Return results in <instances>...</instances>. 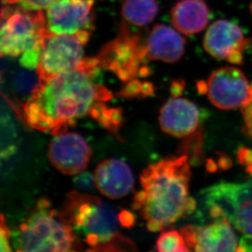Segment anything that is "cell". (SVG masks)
Wrapping results in <instances>:
<instances>
[{
	"label": "cell",
	"mask_w": 252,
	"mask_h": 252,
	"mask_svg": "<svg viewBox=\"0 0 252 252\" xmlns=\"http://www.w3.org/2000/svg\"><path fill=\"white\" fill-rule=\"evenodd\" d=\"M100 69L95 58H84L75 69L41 80L31 92L24 106L29 126L53 136L64 133L76 120L107 102L113 94L105 86L95 84Z\"/></svg>",
	"instance_id": "1"
},
{
	"label": "cell",
	"mask_w": 252,
	"mask_h": 252,
	"mask_svg": "<svg viewBox=\"0 0 252 252\" xmlns=\"http://www.w3.org/2000/svg\"><path fill=\"white\" fill-rule=\"evenodd\" d=\"M190 176L186 155L167 158L144 169L142 189L135 194L132 207L140 212L149 230L159 232L194 212L195 201L189 195Z\"/></svg>",
	"instance_id": "2"
},
{
	"label": "cell",
	"mask_w": 252,
	"mask_h": 252,
	"mask_svg": "<svg viewBox=\"0 0 252 252\" xmlns=\"http://www.w3.org/2000/svg\"><path fill=\"white\" fill-rule=\"evenodd\" d=\"M62 212L77 239L88 246L87 251L136 250L132 241L119 233V212L97 197L72 190Z\"/></svg>",
	"instance_id": "3"
},
{
	"label": "cell",
	"mask_w": 252,
	"mask_h": 252,
	"mask_svg": "<svg viewBox=\"0 0 252 252\" xmlns=\"http://www.w3.org/2000/svg\"><path fill=\"white\" fill-rule=\"evenodd\" d=\"M15 248L17 252H72L83 249L71 226L62 212L53 208L47 197L36 202L19 227Z\"/></svg>",
	"instance_id": "4"
},
{
	"label": "cell",
	"mask_w": 252,
	"mask_h": 252,
	"mask_svg": "<svg viewBox=\"0 0 252 252\" xmlns=\"http://www.w3.org/2000/svg\"><path fill=\"white\" fill-rule=\"evenodd\" d=\"M0 52L2 57H20L26 51L42 45L46 32L43 11L4 4L2 9Z\"/></svg>",
	"instance_id": "5"
},
{
	"label": "cell",
	"mask_w": 252,
	"mask_h": 252,
	"mask_svg": "<svg viewBox=\"0 0 252 252\" xmlns=\"http://www.w3.org/2000/svg\"><path fill=\"white\" fill-rule=\"evenodd\" d=\"M90 35V31L75 34H56L46 31L42 39L40 61L36 70L39 79H50L79 66L84 61V46Z\"/></svg>",
	"instance_id": "6"
},
{
	"label": "cell",
	"mask_w": 252,
	"mask_h": 252,
	"mask_svg": "<svg viewBox=\"0 0 252 252\" xmlns=\"http://www.w3.org/2000/svg\"><path fill=\"white\" fill-rule=\"evenodd\" d=\"M147 57L139 35L122 25L119 36L106 44L96 58L100 68L109 69L123 81L128 82L140 74Z\"/></svg>",
	"instance_id": "7"
},
{
	"label": "cell",
	"mask_w": 252,
	"mask_h": 252,
	"mask_svg": "<svg viewBox=\"0 0 252 252\" xmlns=\"http://www.w3.org/2000/svg\"><path fill=\"white\" fill-rule=\"evenodd\" d=\"M250 88L245 74L233 66L220 68L207 82H199L197 89L207 94L210 101L220 110H234L251 103Z\"/></svg>",
	"instance_id": "8"
},
{
	"label": "cell",
	"mask_w": 252,
	"mask_h": 252,
	"mask_svg": "<svg viewBox=\"0 0 252 252\" xmlns=\"http://www.w3.org/2000/svg\"><path fill=\"white\" fill-rule=\"evenodd\" d=\"M94 0H57L44 12L46 31L75 34L93 30Z\"/></svg>",
	"instance_id": "9"
},
{
	"label": "cell",
	"mask_w": 252,
	"mask_h": 252,
	"mask_svg": "<svg viewBox=\"0 0 252 252\" xmlns=\"http://www.w3.org/2000/svg\"><path fill=\"white\" fill-rule=\"evenodd\" d=\"M49 161L64 175H78L88 167L92 150L85 139L75 132L55 136L48 150Z\"/></svg>",
	"instance_id": "10"
},
{
	"label": "cell",
	"mask_w": 252,
	"mask_h": 252,
	"mask_svg": "<svg viewBox=\"0 0 252 252\" xmlns=\"http://www.w3.org/2000/svg\"><path fill=\"white\" fill-rule=\"evenodd\" d=\"M230 224L223 217L207 225L186 226L180 232L190 251L237 252L238 239Z\"/></svg>",
	"instance_id": "11"
},
{
	"label": "cell",
	"mask_w": 252,
	"mask_h": 252,
	"mask_svg": "<svg viewBox=\"0 0 252 252\" xmlns=\"http://www.w3.org/2000/svg\"><path fill=\"white\" fill-rule=\"evenodd\" d=\"M251 43L237 25L226 20H218L207 30L203 47L207 53L218 60L232 61L243 54Z\"/></svg>",
	"instance_id": "12"
},
{
	"label": "cell",
	"mask_w": 252,
	"mask_h": 252,
	"mask_svg": "<svg viewBox=\"0 0 252 252\" xmlns=\"http://www.w3.org/2000/svg\"><path fill=\"white\" fill-rule=\"evenodd\" d=\"M200 116L199 110L194 103L185 98L173 97L161 109L160 126L165 133L183 138L197 130Z\"/></svg>",
	"instance_id": "13"
},
{
	"label": "cell",
	"mask_w": 252,
	"mask_h": 252,
	"mask_svg": "<svg viewBox=\"0 0 252 252\" xmlns=\"http://www.w3.org/2000/svg\"><path fill=\"white\" fill-rule=\"evenodd\" d=\"M95 187L101 194L118 199L127 195L134 187V176L126 162L110 158L100 162L94 172Z\"/></svg>",
	"instance_id": "14"
},
{
	"label": "cell",
	"mask_w": 252,
	"mask_h": 252,
	"mask_svg": "<svg viewBox=\"0 0 252 252\" xmlns=\"http://www.w3.org/2000/svg\"><path fill=\"white\" fill-rule=\"evenodd\" d=\"M148 58L166 63H176L183 57L186 39L166 25H156L145 44Z\"/></svg>",
	"instance_id": "15"
},
{
	"label": "cell",
	"mask_w": 252,
	"mask_h": 252,
	"mask_svg": "<svg viewBox=\"0 0 252 252\" xmlns=\"http://www.w3.org/2000/svg\"><path fill=\"white\" fill-rule=\"evenodd\" d=\"M209 17V8L204 0H180L171 8V23L186 35L203 31Z\"/></svg>",
	"instance_id": "16"
},
{
	"label": "cell",
	"mask_w": 252,
	"mask_h": 252,
	"mask_svg": "<svg viewBox=\"0 0 252 252\" xmlns=\"http://www.w3.org/2000/svg\"><path fill=\"white\" fill-rule=\"evenodd\" d=\"M228 221L238 231L252 236V184L248 183L240 196L236 200Z\"/></svg>",
	"instance_id": "17"
},
{
	"label": "cell",
	"mask_w": 252,
	"mask_h": 252,
	"mask_svg": "<svg viewBox=\"0 0 252 252\" xmlns=\"http://www.w3.org/2000/svg\"><path fill=\"white\" fill-rule=\"evenodd\" d=\"M158 12L156 0H125L122 14L126 22L144 27L152 22Z\"/></svg>",
	"instance_id": "18"
},
{
	"label": "cell",
	"mask_w": 252,
	"mask_h": 252,
	"mask_svg": "<svg viewBox=\"0 0 252 252\" xmlns=\"http://www.w3.org/2000/svg\"><path fill=\"white\" fill-rule=\"evenodd\" d=\"M90 116L114 134H117L123 121L122 110L118 108H109L105 102L98 105L92 111Z\"/></svg>",
	"instance_id": "19"
},
{
	"label": "cell",
	"mask_w": 252,
	"mask_h": 252,
	"mask_svg": "<svg viewBox=\"0 0 252 252\" xmlns=\"http://www.w3.org/2000/svg\"><path fill=\"white\" fill-rule=\"evenodd\" d=\"M156 249L161 252H189L185 238L178 231L167 230L161 233L156 243Z\"/></svg>",
	"instance_id": "20"
},
{
	"label": "cell",
	"mask_w": 252,
	"mask_h": 252,
	"mask_svg": "<svg viewBox=\"0 0 252 252\" xmlns=\"http://www.w3.org/2000/svg\"><path fill=\"white\" fill-rule=\"evenodd\" d=\"M41 51L42 45L26 51L20 56V64L27 69L37 70L40 61Z\"/></svg>",
	"instance_id": "21"
},
{
	"label": "cell",
	"mask_w": 252,
	"mask_h": 252,
	"mask_svg": "<svg viewBox=\"0 0 252 252\" xmlns=\"http://www.w3.org/2000/svg\"><path fill=\"white\" fill-rule=\"evenodd\" d=\"M57 0H2L3 4H17L25 9L43 11Z\"/></svg>",
	"instance_id": "22"
},
{
	"label": "cell",
	"mask_w": 252,
	"mask_h": 252,
	"mask_svg": "<svg viewBox=\"0 0 252 252\" xmlns=\"http://www.w3.org/2000/svg\"><path fill=\"white\" fill-rule=\"evenodd\" d=\"M74 183L77 188L84 191L90 190L95 186V177L94 175L89 172H81L78 174L74 179Z\"/></svg>",
	"instance_id": "23"
},
{
	"label": "cell",
	"mask_w": 252,
	"mask_h": 252,
	"mask_svg": "<svg viewBox=\"0 0 252 252\" xmlns=\"http://www.w3.org/2000/svg\"><path fill=\"white\" fill-rule=\"evenodd\" d=\"M119 95L124 97H135L139 95L143 96V83L136 79L127 82Z\"/></svg>",
	"instance_id": "24"
},
{
	"label": "cell",
	"mask_w": 252,
	"mask_h": 252,
	"mask_svg": "<svg viewBox=\"0 0 252 252\" xmlns=\"http://www.w3.org/2000/svg\"><path fill=\"white\" fill-rule=\"evenodd\" d=\"M11 232L7 224L5 223L3 216H1V225H0V251L1 252H12L10 245Z\"/></svg>",
	"instance_id": "25"
},
{
	"label": "cell",
	"mask_w": 252,
	"mask_h": 252,
	"mask_svg": "<svg viewBox=\"0 0 252 252\" xmlns=\"http://www.w3.org/2000/svg\"><path fill=\"white\" fill-rule=\"evenodd\" d=\"M238 162L246 167L247 171L252 176V150L242 147L238 150Z\"/></svg>",
	"instance_id": "26"
},
{
	"label": "cell",
	"mask_w": 252,
	"mask_h": 252,
	"mask_svg": "<svg viewBox=\"0 0 252 252\" xmlns=\"http://www.w3.org/2000/svg\"><path fill=\"white\" fill-rule=\"evenodd\" d=\"M241 109L244 120L243 132L252 139V103L246 105Z\"/></svg>",
	"instance_id": "27"
},
{
	"label": "cell",
	"mask_w": 252,
	"mask_h": 252,
	"mask_svg": "<svg viewBox=\"0 0 252 252\" xmlns=\"http://www.w3.org/2000/svg\"><path fill=\"white\" fill-rule=\"evenodd\" d=\"M119 221L121 226L124 227H131L133 225L135 222V217L133 215L131 214V212L123 210L119 212Z\"/></svg>",
	"instance_id": "28"
},
{
	"label": "cell",
	"mask_w": 252,
	"mask_h": 252,
	"mask_svg": "<svg viewBox=\"0 0 252 252\" xmlns=\"http://www.w3.org/2000/svg\"><path fill=\"white\" fill-rule=\"evenodd\" d=\"M237 252H252V236L243 237L238 243Z\"/></svg>",
	"instance_id": "29"
},
{
	"label": "cell",
	"mask_w": 252,
	"mask_h": 252,
	"mask_svg": "<svg viewBox=\"0 0 252 252\" xmlns=\"http://www.w3.org/2000/svg\"><path fill=\"white\" fill-rule=\"evenodd\" d=\"M184 86L185 83L182 80H176L171 84V94L172 97H178L179 95H181L183 93Z\"/></svg>",
	"instance_id": "30"
},
{
	"label": "cell",
	"mask_w": 252,
	"mask_h": 252,
	"mask_svg": "<svg viewBox=\"0 0 252 252\" xmlns=\"http://www.w3.org/2000/svg\"><path fill=\"white\" fill-rule=\"evenodd\" d=\"M250 98H251V103H252V84L251 85L250 88Z\"/></svg>",
	"instance_id": "31"
},
{
	"label": "cell",
	"mask_w": 252,
	"mask_h": 252,
	"mask_svg": "<svg viewBox=\"0 0 252 252\" xmlns=\"http://www.w3.org/2000/svg\"><path fill=\"white\" fill-rule=\"evenodd\" d=\"M250 10H251V13H252V2H251V4H250Z\"/></svg>",
	"instance_id": "32"
}]
</instances>
